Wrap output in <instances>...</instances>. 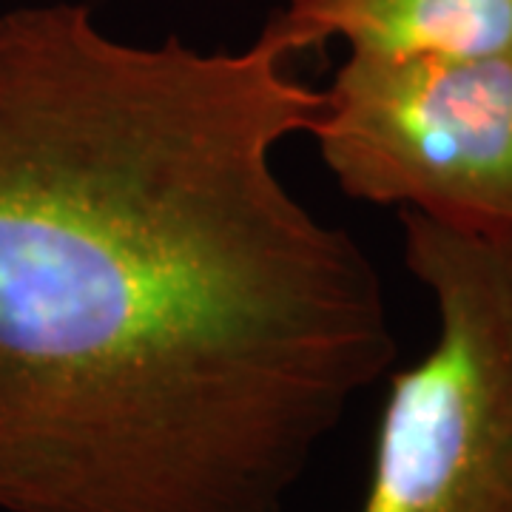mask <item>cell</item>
<instances>
[{
  "label": "cell",
  "instance_id": "cell-1",
  "mask_svg": "<svg viewBox=\"0 0 512 512\" xmlns=\"http://www.w3.org/2000/svg\"><path fill=\"white\" fill-rule=\"evenodd\" d=\"M293 63L0 12V512H282L390 370L376 265L276 168Z\"/></svg>",
  "mask_w": 512,
  "mask_h": 512
},
{
  "label": "cell",
  "instance_id": "cell-2",
  "mask_svg": "<svg viewBox=\"0 0 512 512\" xmlns=\"http://www.w3.org/2000/svg\"><path fill=\"white\" fill-rule=\"evenodd\" d=\"M399 220L439 328L390 376L359 512H512V237Z\"/></svg>",
  "mask_w": 512,
  "mask_h": 512
},
{
  "label": "cell",
  "instance_id": "cell-3",
  "mask_svg": "<svg viewBox=\"0 0 512 512\" xmlns=\"http://www.w3.org/2000/svg\"><path fill=\"white\" fill-rule=\"evenodd\" d=\"M308 134L353 200L512 237V49L348 55Z\"/></svg>",
  "mask_w": 512,
  "mask_h": 512
},
{
  "label": "cell",
  "instance_id": "cell-4",
  "mask_svg": "<svg viewBox=\"0 0 512 512\" xmlns=\"http://www.w3.org/2000/svg\"><path fill=\"white\" fill-rule=\"evenodd\" d=\"M265 29L293 57L330 40L348 55L473 57L512 49V0H285Z\"/></svg>",
  "mask_w": 512,
  "mask_h": 512
}]
</instances>
